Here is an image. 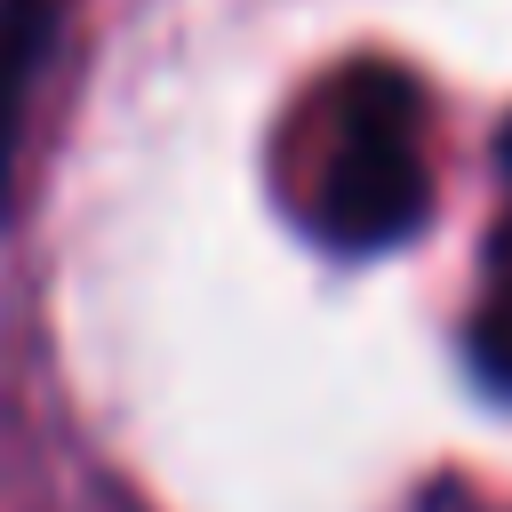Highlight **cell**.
<instances>
[{
    "label": "cell",
    "instance_id": "1",
    "mask_svg": "<svg viewBox=\"0 0 512 512\" xmlns=\"http://www.w3.org/2000/svg\"><path fill=\"white\" fill-rule=\"evenodd\" d=\"M272 200L328 256H384L432 216V96L384 56L328 64L272 128Z\"/></svg>",
    "mask_w": 512,
    "mask_h": 512
},
{
    "label": "cell",
    "instance_id": "2",
    "mask_svg": "<svg viewBox=\"0 0 512 512\" xmlns=\"http://www.w3.org/2000/svg\"><path fill=\"white\" fill-rule=\"evenodd\" d=\"M56 24H64V0H0V200H8L16 160H24L32 88L56 56Z\"/></svg>",
    "mask_w": 512,
    "mask_h": 512
},
{
    "label": "cell",
    "instance_id": "3",
    "mask_svg": "<svg viewBox=\"0 0 512 512\" xmlns=\"http://www.w3.org/2000/svg\"><path fill=\"white\" fill-rule=\"evenodd\" d=\"M464 344H472V368L496 392H512V136H504V208H496L488 248H480V296H472Z\"/></svg>",
    "mask_w": 512,
    "mask_h": 512
},
{
    "label": "cell",
    "instance_id": "4",
    "mask_svg": "<svg viewBox=\"0 0 512 512\" xmlns=\"http://www.w3.org/2000/svg\"><path fill=\"white\" fill-rule=\"evenodd\" d=\"M480 512H496V504H480Z\"/></svg>",
    "mask_w": 512,
    "mask_h": 512
}]
</instances>
